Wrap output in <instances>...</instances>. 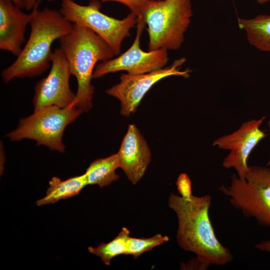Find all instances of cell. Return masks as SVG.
Listing matches in <instances>:
<instances>
[{
	"mask_svg": "<svg viewBox=\"0 0 270 270\" xmlns=\"http://www.w3.org/2000/svg\"><path fill=\"white\" fill-rule=\"evenodd\" d=\"M50 186L46 196L38 200V206L54 204L60 200L74 196L88 185L85 174L71 177L66 180L54 176L49 182Z\"/></svg>",
	"mask_w": 270,
	"mask_h": 270,
	"instance_id": "obj_14",
	"label": "cell"
},
{
	"mask_svg": "<svg viewBox=\"0 0 270 270\" xmlns=\"http://www.w3.org/2000/svg\"><path fill=\"white\" fill-rule=\"evenodd\" d=\"M268 130L270 132V120L268 121ZM267 166H270V160H268V162L267 163Z\"/></svg>",
	"mask_w": 270,
	"mask_h": 270,
	"instance_id": "obj_27",
	"label": "cell"
},
{
	"mask_svg": "<svg viewBox=\"0 0 270 270\" xmlns=\"http://www.w3.org/2000/svg\"><path fill=\"white\" fill-rule=\"evenodd\" d=\"M254 246L260 251L270 252V240H262L256 244Z\"/></svg>",
	"mask_w": 270,
	"mask_h": 270,
	"instance_id": "obj_22",
	"label": "cell"
},
{
	"mask_svg": "<svg viewBox=\"0 0 270 270\" xmlns=\"http://www.w3.org/2000/svg\"><path fill=\"white\" fill-rule=\"evenodd\" d=\"M176 186L180 196L190 200L192 196L191 180L186 174H180L176 180Z\"/></svg>",
	"mask_w": 270,
	"mask_h": 270,
	"instance_id": "obj_19",
	"label": "cell"
},
{
	"mask_svg": "<svg viewBox=\"0 0 270 270\" xmlns=\"http://www.w3.org/2000/svg\"><path fill=\"white\" fill-rule=\"evenodd\" d=\"M24 4V8L27 10H31L35 7L37 0H23Z\"/></svg>",
	"mask_w": 270,
	"mask_h": 270,
	"instance_id": "obj_23",
	"label": "cell"
},
{
	"mask_svg": "<svg viewBox=\"0 0 270 270\" xmlns=\"http://www.w3.org/2000/svg\"><path fill=\"white\" fill-rule=\"evenodd\" d=\"M168 240V236L160 234H156L147 238L130 236L128 240L126 254L132 255L134 258H136L144 252L150 250Z\"/></svg>",
	"mask_w": 270,
	"mask_h": 270,
	"instance_id": "obj_18",
	"label": "cell"
},
{
	"mask_svg": "<svg viewBox=\"0 0 270 270\" xmlns=\"http://www.w3.org/2000/svg\"><path fill=\"white\" fill-rule=\"evenodd\" d=\"M130 231L122 228L118 234L108 243H102L96 248H88L90 252L100 258L106 265H109L112 259L118 255L126 254L128 240Z\"/></svg>",
	"mask_w": 270,
	"mask_h": 270,
	"instance_id": "obj_17",
	"label": "cell"
},
{
	"mask_svg": "<svg viewBox=\"0 0 270 270\" xmlns=\"http://www.w3.org/2000/svg\"><path fill=\"white\" fill-rule=\"evenodd\" d=\"M265 116L252 119L242 124L236 131L215 140L213 146L230 150L224 158L222 166L227 169L234 168L238 177L242 180L248 170V159L258 144L266 136L260 127L266 119Z\"/></svg>",
	"mask_w": 270,
	"mask_h": 270,
	"instance_id": "obj_11",
	"label": "cell"
},
{
	"mask_svg": "<svg viewBox=\"0 0 270 270\" xmlns=\"http://www.w3.org/2000/svg\"><path fill=\"white\" fill-rule=\"evenodd\" d=\"M210 266L209 264L204 262L197 256L188 261L186 264H181L180 269L182 270H206Z\"/></svg>",
	"mask_w": 270,
	"mask_h": 270,
	"instance_id": "obj_21",
	"label": "cell"
},
{
	"mask_svg": "<svg viewBox=\"0 0 270 270\" xmlns=\"http://www.w3.org/2000/svg\"><path fill=\"white\" fill-rule=\"evenodd\" d=\"M238 24L245 32L252 46L260 50L270 52V16L260 14L250 19L238 18Z\"/></svg>",
	"mask_w": 270,
	"mask_h": 270,
	"instance_id": "obj_15",
	"label": "cell"
},
{
	"mask_svg": "<svg viewBox=\"0 0 270 270\" xmlns=\"http://www.w3.org/2000/svg\"><path fill=\"white\" fill-rule=\"evenodd\" d=\"M212 201L209 194L186 200L172 193L168 206L178 218L179 246L210 265L224 266L232 261L234 256L216 237L209 215Z\"/></svg>",
	"mask_w": 270,
	"mask_h": 270,
	"instance_id": "obj_1",
	"label": "cell"
},
{
	"mask_svg": "<svg viewBox=\"0 0 270 270\" xmlns=\"http://www.w3.org/2000/svg\"><path fill=\"white\" fill-rule=\"evenodd\" d=\"M117 154L120 168L128 180L136 184L144 176L151 161L149 147L136 125H129Z\"/></svg>",
	"mask_w": 270,
	"mask_h": 270,
	"instance_id": "obj_12",
	"label": "cell"
},
{
	"mask_svg": "<svg viewBox=\"0 0 270 270\" xmlns=\"http://www.w3.org/2000/svg\"><path fill=\"white\" fill-rule=\"evenodd\" d=\"M102 2H116L128 6L131 12L135 14L137 17H142V14L150 0H100Z\"/></svg>",
	"mask_w": 270,
	"mask_h": 270,
	"instance_id": "obj_20",
	"label": "cell"
},
{
	"mask_svg": "<svg viewBox=\"0 0 270 270\" xmlns=\"http://www.w3.org/2000/svg\"><path fill=\"white\" fill-rule=\"evenodd\" d=\"M98 0H90L88 5H82L74 0H62L60 12L73 24L90 30L112 50L115 56L120 52L124 40L130 36V30L137 24V16L132 12L124 18L118 20L100 12Z\"/></svg>",
	"mask_w": 270,
	"mask_h": 270,
	"instance_id": "obj_7",
	"label": "cell"
},
{
	"mask_svg": "<svg viewBox=\"0 0 270 270\" xmlns=\"http://www.w3.org/2000/svg\"><path fill=\"white\" fill-rule=\"evenodd\" d=\"M218 190L244 216L270 228V168L249 166L244 180L234 174L230 185L222 184Z\"/></svg>",
	"mask_w": 270,
	"mask_h": 270,
	"instance_id": "obj_5",
	"label": "cell"
},
{
	"mask_svg": "<svg viewBox=\"0 0 270 270\" xmlns=\"http://www.w3.org/2000/svg\"><path fill=\"white\" fill-rule=\"evenodd\" d=\"M269 1H270V0H257V2L260 4H264Z\"/></svg>",
	"mask_w": 270,
	"mask_h": 270,
	"instance_id": "obj_26",
	"label": "cell"
},
{
	"mask_svg": "<svg viewBox=\"0 0 270 270\" xmlns=\"http://www.w3.org/2000/svg\"><path fill=\"white\" fill-rule=\"evenodd\" d=\"M42 0H37L36 5V6H35V7L34 8H38ZM48 0V2H51L54 1V0Z\"/></svg>",
	"mask_w": 270,
	"mask_h": 270,
	"instance_id": "obj_25",
	"label": "cell"
},
{
	"mask_svg": "<svg viewBox=\"0 0 270 270\" xmlns=\"http://www.w3.org/2000/svg\"><path fill=\"white\" fill-rule=\"evenodd\" d=\"M15 5L17 6L20 8H24V4L23 0H10Z\"/></svg>",
	"mask_w": 270,
	"mask_h": 270,
	"instance_id": "obj_24",
	"label": "cell"
},
{
	"mask_svg": "<svg viewBox=\"0 0 270 270\" xmlns=\"http://www.w3.org/2000/svg\"><path fill=\"white\" fill-rule=\"evenodd\" d=\"M186 61L184 58H182L176 60L169 66L150 72L122 74L120 76V82L106 90V92L120 101V114L127 117L136 111L146 93L160 80L174 76L188 78L192 70H180Z\"/></svg>",
	"mask_w": 270,
	"mask_h": 270,
	"instance_id": "obj_8",
	"label": "cell"
},
{
	"mask_svg": "<svg viewBox=\"0 0 270 270\" xmlns=\"http://www.w3.org/2000/svg\"><path fill=\"white\" fill-rule=\"evenodd\" d=\"M82 114L74 105L66 108L46 106L22 118L18 126L6 136L14 142L34 140L37 146L64 152L66 148L62 142L64 131Z\"/></svg>",
	"mask_w": 270,
	"mask_h": 270,
	"instance_id": "obj_6",
	"label": "cell"
},
{
	"mask_svg": "<svg viewBox=\"0 0 270 270\" xmlns=\"http://www.w3.org/2000/svg\"><path fill=\"white\" fill-rule=\"evenodd\" d=\"M137 20L136 34L131 46L118 56L98 64L94 68L93 78L122 70L129 74H139L165 68L168 61L167 50L144 52L140 48V38L146 23L142 18H137Z\"/></svg>",
	"mask_w": 270,
	"mask_h": 270,
	"instance_id": "obj_9",
	"label": "cell"
},
{
	"mask_svg": "<svg viewBox=\"0 0 270 270\" xmlns=\"http://www.w3.org/2000/svg\"><path fill=\"white\" fill-rule=\"evenodd\" d=\"M192 16L191 0H150L142 14L148 26V50L178 49Z\"/></svg>",
	"mask_w": 270,
	"mask_h": 270,
	"instance_id": "obj_4",
	"label": "cell"
},
{
	"mask_svg": "<svg viewBox=\"0 0 270 270\" xmlns=\"http://www.w3.org/2000/svg\"><path fill=\"white\" fill-rule=\"evenodd\" d=\"M60 48L78 84L74 106L82 113L92 106L94 87L91 84L96 64L115 56L109 45L88 28L73 24L72 31L59 39Z\"/></svg>",
	"mask_w": 270,
	"mask_h": 270,
	"instance_id": "obj_3",
	"label": "cell"
},
{
	"mask_svg": "<svg viewBox=\"0 0 270 270\" xmlns=\"http://www.w3.org/2000/svg\"><path fill=\"white\" fill-rule=\"evenodd\" d=\"M120 164L117 153L94 160L84 173L88 184H97L101 188L109 186L120 178L116 172Z\"/></svg>",
	"mask_w": 270,
	"mask_h": 270,
	"instance_id": "obj_16",
	"label": "cell"
},
{
	"mask_svg": "<svg viewBox=\"0 0 270 270\" xmlns=\"http://www.w3.org/2000/svg\"><path fill=\"white\" fill-rule=\"evenodd\" d=\"M10 0H0V49L18 56L24 42L31 14H26Z\"/></svg>",
	"mask_w": 270,
	"mask_h": 270,
	"instance_id": "obj_13",
	"label": "cell"
},
{
	"mask_svg": "<svg viewBox=\"0 0 270 270\" xmlns=\"http://www.w3.org/2000/svg\"><path fill=\"white\" fill-rule=\"evenodd\" d=\"M50 71L34 87V111L48 106L66 108L74 105L76 94L70 88L72 75L68 61L60 48L53 51Z\"/></svg>",
	"mask_w": 270,
	"mask_h": 270,
	"instance_id": "obj_10",
	"label": "cell"
},
{
	"mask_svg": "<svg viewBox=\"0 0 270 270\" xmlns=\"http://www.w3.org/2000/svg\"><path fill=\"white\" fill-rule=\"evenodd\" d=\"M30 14L28 38L16 59L2 72L4 83L16 78H31L43 74L52 64V43L72 29L73 24L60 11L34 8Z\"/></svg>",
	"mask_w": 270,
	"mask_h": 270,
	"instance_id": "obj_2",
	"label": "cell"
}]
</instances>
